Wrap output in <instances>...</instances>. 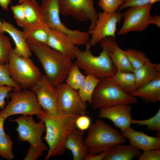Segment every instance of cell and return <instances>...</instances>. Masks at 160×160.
<instances>
[{
    "mask_svg": "<svg viewBox=\"0 0 160 160\" xmlns=\"http://www.w3.org/2000/svg\"><path fill=\"white\" fill-rule=\"evenodd\" d=\"M80 68L74 64L68 73L64 82L71 88L79 90L85 78Z\"/></svg>",
    "mask_w": 160,
    "mask_h": 160,
    "instance_id": "29",
    "label": "cell"
},
{
    "mask_svg": "<svg viewBox=\"0 0 160 160\" xmlns=\"http://www.w3.org/2000/svg\"><path fill=\"white\" fill-rule=\"evenodd\" d=\"M131 124L140 126H145L149 131H155L160 133V109L153 117L144 120H137L132 119Z\"/></svg>",
    "mask_w": 160,
    "mask_h": 160,
    "instance_id": "31",
    "label": "cell"
},
{
    "mask_svg": "<svg viewBox=\"0 0 160 160\" xmlns=\"http://www.w3.org/2000/svg\"><path fill=\"white\" fill-rule=\"evenodd\" d=\"M6 64L10 76L22 89H30L42 75L39 68L30 57L18 55L13 48Z\"/></svg>",
    "mask_w": 160,
    "mask_h": 160,
    "instance_id": "6",
    "label": "cell"
},
{
    "mask_svg": "<svg viewBox=\"0 0 160 160\" xmlns=\"http://www.w3.org/2000/svg\"><path fill=\"white\" fill-rule=\"evenodd\" d=\"M85 49L81 50L76 47L74 62L86 75H91L101 80L113 77L117 70L108 53L104 49L98 56L94 55L89 43Z\"/></svg>",
    "mask_w": 160,
    "mask_h": 160,
    "instance_id": "3",
    "label": "cell"
},
{
    "mask_svg": "<svg viewBox=\"0 0 160 160\" xmlns=\"http://www.w3.org/2000/svg\"><path fill=\"white\" fill-rule=\"evenodd\" d=\"M111 78L123 91L129 94L137 89L136 78L133 72L117 71Z\"/></svg>",
    "mask_w": 160,
    "mask_h": 160,
    "instance_id": "25",
    "label": "cell"
},
{
    "mask_svg": "<svg viewBox=\"0 0 160 160\" xmlns=\"http://www.w3.org/2000/svg\"><path fill=\"white\" fill-rule=\"evenodd\" d=\"M30 89L35 94L42 109L51 114L58 113L57 109V90L44 74Z\"/></svg>",
    "mask_w": 160,
    "mask_h": 160,
    "instance_id": "14",
    "label": "cell"
},
{
    "mask_svg": "<svg viewBox=\"0 0 160 160\" xmlns=\"http://www.w3.org/2000/svg\"><path fill=\"white\" fill-rule=\"evenodd\" d=\"M4 86L12 87L14 90L22 89L10 76L6 65L0 63V86Z\"/></svg>",
    "mask_w": 160,
    "mask_h": 160,
    "instance_id": "33",
    "label": "cell"
},
{
    "mask_svg": "<svg viewBox=\"0 0 160 160\" xmlns=\"http://www.w3.org/2000/svg\"><path fill=\"white\" fill-rule=\"evenodd\" d=\"M12 49L9 38L4 33H0V63L4 64L8 62Z\"/></svg>",
    "mask_w": 160,
    "mask_h": 160,
    "instance_id": "32",
    "label": "cell"
},
{
    "mask_svg": "<svg viewBox=\"0 0 160 160\" xmlns=\"http://www.w3.org/2000/svg\"><path fill=\"white\" fill-rule=\"evenodd\" d=\"M9 97L10 100L0 111L5 119L17 114L37 116L44 112L35 94L30 89H14L9 93Z\"/></svg>",
    "mask_w": 160,
    "mask_h": 160,
    "instance_id": "7",
    "label": "cell"
},
{
    "mask_svg": "<svg viewBox=\"0 0 160 160\" xmlns=\"http://www.w3.org/2000/svg\"><path fill=\"white\" fill-rule=\"evenodd\" d=\"M49 27L45 23L25 26L23 32L26 39L31 38L47 44L49 36Z\"/></svg>",
    "mask_w": 160,
    "mask_h": 160,
    "instance_id": "26",
    "label": "cell"
},
{
    "mask_svg": "<svg viewBox=\"0 0 160 160\" xmlns=\"http://www.w3.org/2000/svg\"><path fill=\"white\" fill-rule=\"evenodd\" d=\"M57 88L58 112L67 114H86L87 103L82 100L76 90L65 82L57 87Z\"/></svg>",
    "mask_w": 160,
    "mask_h": 160,
    "instance_id": "12",
    "label": "cell"
},
{
    "mask_svg": "<svg viewBox=\"0 0 160 160\" xmlns=\"http://www.w3.org/2000/svg\"><path fill=\"white\" fill-rule=\"evenodd\" d=\"M65 147L66 149L71 151L74 160H85L89 153L84 143L83 132L77 128L68 136Z\"/></svg>",
    "mask_w": 160,
    "mask_h": 160,
    "instance_id": "20",
    "label": "cell"
},
{
    "mask_svg": "<svg viewBox=\"0 0 160 160\" xmlns=\"http://www.w3.org/2000/svg\"><path fill=\"white\" fill-rule=\"evenodd\" d=\"M2 22L0 21V33H4L2 29Z\"/></svg>",
    "mask_w": 160,
    "mask_h": 160,
    "instance_id": "44",
    "label": "cell"
},
{
    "mask_svg": "<svg viewBox=\"0 0 160 160\" xmlns=\"http://www.w3.org/2000/svg\"><path fill=\"white\" fill-rule=\"evenodd\" d=\"M122 13L117 11L112 13L103 11L98 13V18L94 28L88 31L90 34L89 44L94 46L107 37L115 38L117 25L122 18Z\"/></svg>",
    "mask_w": 160,
    "mask_h": 160,
    "instance_id": "13",
    "label": "cell"
},
{
    "mask_svg": "<svg viewBox=\"0 0 160 160\" xmlns=\"http://www.w3.org/2000/svg\"><path fill=\"white\" fill-rule=\"evenodd\" d=\"M126 142L122 134L101 119L91 124L84 139L89 153L92 154L107 151L115 145Z\"/></svg>",
    "mask_w": 160,
    "mask_h": 160,
    "instance_id": "4",
    "label": "cell"
},
{
    "mask_svg": "<svg viewBox=\"0 0 160 160\" xmlns=\"http://www.w3.org/2000/svg\"><path fill=\"white\" fill-rule=\"evenodd\" d=\"M107 154V151L104 152L97 154H92L89 153L85 160H104Z\"/></svg>",
    "mask_w": 160,
    "mask_h": 160,
    "instance_id": "41",
    "label": "cell"
},
{
    "mask_svg": "<svg viewBox=\"0 0 160 160\" xmlns=\"http://www.w3.org/2000/svg\"><path fill=\"white\" fill-rule=\"evenodd\" d=\"M122 134L129 140L130 144L143 151L160 149V137L150 136L143 132L129 127Z\"/></svg>",
    "mask_w": 160,
    "mask_h": 160,
    "instance_id": "17",
    "label": "cell"
},
{
    "mask_svg": "<svg viewBox=\"0 0 160 160\" xmlns=\"http://www.w3.org/2000/svg\"><path fill=\"white\" fill-rule=\"evenodd\" d=\"M104 160H131L138 157L141 150L131 144L123 145L118 144L112 146L107 151Z\"/></svg>",
    "mask_w": 160,
    "mask_h": 160,
    "instance_id": "22",
    "label": "cell"
},
{
    "mask_svg": "<svg viewBox=\"0 0 160 160\" xmlns=\"http://www.w3.org/2000/svg\"><path fill=\"white\" fill-rule=\"evenodd\" d=\"M124 0H98V4L103 11L112 13L118 10Z\"/></svg>",
    "mask_w": 160,
    "mask_h": 160,
    "instance_id": "34",
    "label": "cell"
},
{
    "mask_svg": "<svg viewBox=\"0 0 160 160\" xmlns=\"http://www.w3.org/2000/svg\"><path fill=\"white\" fill-rule=\"evenodd\" d=\"M11 2V0H0V6L4 10L8 11V6Z\"/></svg>",
    "mask_w": 160,
    "mask_h": 160,
    "instance_id": "43",
    "label": "cell"
},
{
    "mask_svg": "<svg viewBox=\"0 0 160 160\" xmlns=\"http://www.w3.org/2000/svg\"><path fill=\"white\" fill-rule=\"evenodd\" d=\"M19 4L23 7L26 20L25 26L45 23L40 6L35 0H20Z\"/></svg>",
    "mask_w": 160,
    "mask_h": 160,
    "instance_id": "24",
    "label": "cell"
},
{
    "mask_svg": "<svg viewBox=\"0 0 160 160\" xmlns=\"http://www.w3.org/2000/svg\"><path fill=\"white\" fill-rule=\"evenodd\" d=\"M13 143L10 136L5 134L0 136V155L8 160L14 158L13 152Z\"/></svg>",
    "mask_w": 160,
    "mask_h": 160,
    "instance_id": "30",
    "label": "cell"
},
{
    "mask_svg": "<svg viewBox=\"0 0 160 160\" xmlns=\"http://www.w3.org/2000/svg\"><path fill=\"white\" fill-rule=\"evenodd\" d=\"M40 7L43 21L47 27L67 35L76 46L85 43L87 38L86 32L71 29L62 22L59 0H42Z\"/></svg>",
    "mask_w": 160,
    "mask_h": 160,
    "instance_id": "8",
    "label": "cell"
},
{
    "mask_svg": "<svg viewBox=\"0 0 160 160\" xmlns=\"http://www.w3.org/2000/svg\"><path fill=\"white\" fill-rule=\"evenodd\" d=\"M99 44L102 49L106 51L117 71L134 72V69L124 54L123 50L118 45L115 38L106 37L102 40Z\"/></svg>",
    "mask_w": 160,
    "mask_h": 160,
    "instance_id": "16",
    "label": "cell"
},
{
    "mask_svg": "<svg viewBox=\"0 0 160 160\" xmlns=\"http://www.w3.org/2000/svg\"><path fill=\"white\" fill-rule=\"evenodd\" d=\"M153 4L129 7L122 13L124 21L118 32L123 35L132 31H140L145 30L150 24L160 27L159 15L152 17L151 10Z\"/></svg>",
    "mask_w": 160,
    "mask_h": 160,
    "instance_id": "9",
    "label": "cell"
},
{
    "mask_svg": "<svg viewBox=\"0 0 160 160\" xmlns=\"http://www.w3.org/2000/svg\"><path fill=\"white\" fill-rule=\"evenodd\" d=\"M44 151L43 150L31 146L27 151L24 160H36L43 154Z\"/></svg>",
    "mask_w": 160,
    "mask_h": 160,
    "instance_id": "39",
    "label": "cell"
},
{
    "mask_svg": "<svg viewBox=\"0 0 160 160\" xmlns=\"http://www.w3.org/2000/svg\"><path fill=\"white\" fill-rule=\"evenodd\" d=\"M100 79L91 75H87L79 89L78 94L82 100L91 105L94 91Z\"/></svg>",
    "mask_w": 160,
    "mask_h": 160,
    "instance_id": "27",
    "label": "cell"
},
{
    "mask_svg": "<svg viewBox=\"0 0 160 160\" xmlns=\"http://www.w3.org/2000/svg\"><path fill=\"white\" fill-rule=\"evenodd\" d=\"M160 0H124L118 11H120L126 8L135 6H141L158 2Z\"/></svg>",
    "mask_w": 160,
    "mask_h": 160,
    "instance_id": "36",
    "label": "cell"
},
{
    "mask_svg": "<svg viewBox=\"0 0 160 160\" xmlns=\"http://www.w3.org/2000/svg\"><path fill=\"white\" fill-rule=\"evenodd\" d=\"M123 52L134 70L140 68L150 61L146 55L140 50L129 49L123 50Z\"/></svg>",
    "mask_w": 160,
    "mask_h": 160,
    "instance_id": "28",
    "label": "cell"
},
{
    "mask_svg": "<svg viewBox=\"0 0 160 160\" xmlns=\"http://www.w3.org/2000/svg\"><path fill=\"white\" fill-rule=\"evenodd\" d=\"M14 89L7 86H0V108L3 109L6 105L5 99L9 97V93Z\"/></svg>",
    "mask_w": 160,
    "mask_h": 160,
    "instance_id": "40",
    "label": "cell"
},
{
    "mask_svg": "<svg viewBox=\"0 0 160 160\" xmlns=\"http://www.w3.org/2000/svg\"><path fill=\"white\" fill-rule=\"evenodd\" d=\"M137 102L136 97L123 91L111 77L100 81L93 94L91 105L92 109L95 110Z\"/></svg>",
    "mask_w": 160,
    "mask_h": 160,
    "instance_id": "5",
    "label": "cell"
},
{
    "mask_svg": "<svg viewBox=\"0 0 160 160\" xmlns=\"http://www.w3.org/2000/svg\"><path fill=\"white\" fill-rule=\"evenodd\" d=\"M91 125V119L86 114L79 115L76 119V128L83 132L88 129Z\"/></svg>",
    "mask_w": 160,
    "mask_h": 160,
    "instance_id": "37",
    "label": "cell"
},
{
    "mask_svg": "<svg viewBox=\"0 0 160 160\" xmlns=\"http://www.w3.org/2000/svg\"><path fill=\"white\" fill-rule=\"evenodd\" d=\"M26 39L31 52L36 55L42 65L44 75L51 84L57 87L64 82L74 64L72 59L47 44L31 38Z\"/></svg>",
    "mask_w": 160,
    "mask_h": 160,
    "instance_id": "1",
    "label": "cell"
},
{
    "mask_svg": "<svg viewBox=\"0 0 160 160\" xmlns=\"http://www.w3.org/2000/svg\"><path fill=\"white\" fill-rule=\"evenodd\" d=\"M139 97L147 103H155L160 101V76L137 89L130 94Z\"/></svg>",
    "mask_w": 160,
    "mask_h": 160,
    "instance_id": "21",
    "label": "cell"
},
{
    "mask_svg": "<svg viewBox=\"0 0 160 160\" xmlns=\"http://www.w3.org/2000/svg\"><path fill=\"white\" fill-rule=\"evenodd\" d=\"M11 9L17 25L23 28H24L26 25V20L22 5L19 4L15 5H12Z\"/></svg>",
    "mask_w": 160,
    "mask_h": 160,
    "instance_id": "35",
    "label": "cell"
},
{
    "mask_svg": "<svg viewBox=\"0 0 160 160\" xmlns=\"http://www.w3.org/2000/svg\"><path fill=\"white\" fill-rule=\"evenodd\" d=\"M60 13L77 21H89V31L94 27L98 18L94 0H59Z\"/></svg>",
    "mask_w": 160,
    "mask_h": 160,
    "instance_id": "11",
    "label": "cell"
},
{
    "mask_svg": "<svg viewBox=\"0 0 160 160\" xmlns=\"http://www.w3.org/2000/svg\"><path fill=\"white\" fill-rule=\"evenodd\" d=\"M5 120L0 112V136L6 134L4 129V123Z\"/></svg>",
    "mask_w": 160,
    "mask_h": 160,
    "instance_id": "42",
    "label": "cell"
},
{
    "mask_svg": "<svg viewBox=\"0 0 160 160\" xmlns=\"http://www.w3.org/2000/svg\"><path fill=\"white\" fill-rule=\"evenodd\" d=\"M49 36L47 44L71 57L75 59L74 53L76 47L68 36L49 27Z\"/></svg>",
    "mask_w": 160,
    "mask_h": 160,
    "instance_id": "18",
    "label": "cell"
},
{
    "mask_svg": "<svg viewBox=\"0 0 160 160\" xmlns=\"http://www.w3.org/2000/svg\"><path fill=\"white\" fill-rule=\"evenodd\" d=\"M11 121L17 124L16 129L20 141L28 142L31 146L41 149L44 151L48 150V147L41 139L43 134L46 131L45 123L43 120L39 119L36 123L32 116L22 115Z\"/></svg>",
    "mask_w": 160,
    "mask_h": 160,
    "instance_id": "10",
    "label": "cell"
},
{
    "mask_svg": "<svg viewBox=\"0 0 160 160\" xmlns=\"http://www.w3.org/2000/svg\"><path fill=\"white\" fill-rule=\"evenodd\" d=\"M79 115L67 114L58 112L51 114L44 110L43 113L37 116L43 120L46 127V135L44 138L48 149L45 160L52 156H62L65 152L67 139L76 128V120Z\"/></svg>",
    "mask_w": 160,
    "mask_h": 160,
    "instance_id": "2",
    "label": "cell"
},
{
    "mask_svg": "<svg viewBox=\"0 0 160 160\" xmlns=\"http://www.w3.org/2000/svg\"><path fill=\"white\" fill-rule=\"evenodd\" d=\"M136 78L137 89L160 76V64L149 61L133 72Z\"/></svg>",
    "mask_w": 160,
    "mask_h": 160,
    "instance_id": "23",
    "label": "cell"
},
{
    "mask_svg": "<svg viewBox=\"0 0 160 160\" xmlns=\"http://www.w3.org/2000/svg\"><path fill=\"white\" fill-rule=\"evenodd\" d=\"M132 110L130 105L119 104L100 109L98 116L110 120L122 132L130 127Z\"/></svg>",
    "mask_w": 160,
    "mask_h": 160,
    "instance_id": "15",
    "label": "cell"
},
{
    "mask_svg": "<svg viewBox=\"0 0 160 160\" xmlns=\"http://www.w3.org/2000/svg\"><path fill=\"white\" fill-rule=\"evenodd\" d=\"M2 29L11 36L15 44L14 52L20 56L30 57L32 53L27 44L23 31L19 30L11 23L2 20Z\"/></svg>",
    "mask_w": 160,
    "mask_h": 160,
    "instance_id": "19",
    "label": "cell"
},
{
    "mask_svg": "<svg viewBox=\"0 0 160 160\" xmlns=\"http://www.w3.org/2000/svg\"><path fill=\"white\" fill-rule=\"evenodd\" d=\"M160 149L144 151L138 157V160H159Z\"/></svg>",
    "mask_w": 160,
    "mask_h": 160,
    "instance_id": "38",
    "label": "cell"
}]
</instances>
